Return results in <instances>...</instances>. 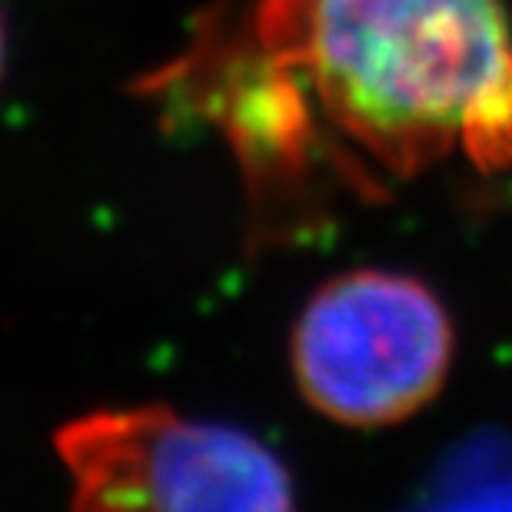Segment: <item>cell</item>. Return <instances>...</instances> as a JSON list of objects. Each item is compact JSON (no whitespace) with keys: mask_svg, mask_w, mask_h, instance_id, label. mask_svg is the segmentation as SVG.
Wrapping results in <instances>:
<instances>
[{"mask_svg":"<svg viewBox=\"0 0 512 512\" xmlns=\"http://www.w3.org/2000/svg\"><path fill=\"white\" fill-rule=\"evenodd\" d=\"M197 47L163 80L197 87L250 173L293 160L313 117L399 177L512 163L503 0H253L247 37Z\"/></svg>","mask_w":512,"mask_h":512,"instance_id":"obj_1","label":"cell"},{"mask_svg":"<svg viewBox=\"0 0 512 512\" xmlns=\"http://www.w3.org/2000/svg\"><path fill=\"white\" fill-rule=\"evenodd\" d=\"M0 74H4V17H0Z\"/></svg>","mask_w":512,"mask_h":512,"instance_id":"obj_4","label":"cell"},{"mask_svg":"<svg viewBox=\"0 0 512 512\" xmlns=\"http://www.w3.org/2000/svg\"><path fill=\"white\" fill-rule=\"evenodd\" d=\"M293 376L316 413L389 426L423 409L453 363V320L426 283L356 270L313 293L293 326Z\"/></svg>","mask_w":512,"mask_h":512,"instance_id":"obj_2","label":"cell"},{"mask_svg":"<svg viewBox=\"0 0 512 512\" xmlns=\"http://www.w3.org/2000/svg\"><path fill=\"white\" fill-rule=\"evenodd\" d=\"M77 509H290L286 466L243 429L170 406L94 409L54 433Z\"/></svg>","mask_w":512,"mask_h":512,"instance_id":"obj_3","label":"cell"}]
</instances>
